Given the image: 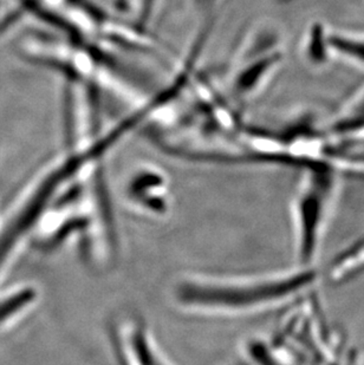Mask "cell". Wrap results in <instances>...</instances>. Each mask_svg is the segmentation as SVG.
<instances>
[{
	"label": "cell",
	"instance_id": "obj_5",
	"mask_svg": "<svg viewBox=\"0 0 364 365\" xmlns=\"http://www.w3.org/2000/svg\"><path fill=\"white\" fill-rule=\"evenodd\" d=\"M364 271V242L348 248L330 266V280L333 283H344L350 278L358 276Z\"/></svg>",
	"mask_w": 364,
	"mask_h": 365
},
{
	"label": "cell",
	"instance_id": "obj_8",
	"mask_svg": "<svg viewBox=\"0 0 364 365\" xmlns=\"http://www.w3.org/2000/svg\"><path fill=\"white\" fill-rule=\"evenodd\" d=\"M330 52L329 43H328V34L324 31L323 26L315 25L311 28L308 41H306L305 53L310 62L320 66L328 59Z\"/></svg>",
	"mask_w": 364,
	"mask_h": 365
},
{
	"label": "cell",
	"instance_id": "obj_4",
	"mask_svg": "<svg viewBox=\"0 0 364 365\" xmlns=\"http://www.w3.org/2000/svg\"><path fill=\"white\" fill-rule=\"evenodd\" d=\"M280 58L278 41L271 32L253 34L241 44L227 70L225 81L231 96L239 102L255 96Z\"/></svg>",
	"mask_w": 364,
	"mask_h": 365
},
{
	"label": "cell",
	"instance_id": "obj_3",
	"mask_svg": "<svg viewBox=\"0 0 364 365\" xmlns=\"http://www.w3.org/2000/svg\"><path fill=\"white\" fill-rule=\"evenodd\" d=\"M335 193L333 165L324 161L309 165L293 201L295 251L300 266H310L316 258Z\"/></svg>",
	"mask_w": 364,
	"mask_h": 365
},
{
	"label": "cell",
	"instance_id": "obj_9",
	"mask_svg": "<svg viewBox=\"0 0 364 365\" xmlns=\"http://www.w3.org/2000/svg\"><path fill=\"white\" fill-rule=\"evenodd\" d=\"M364 365V364H363Z\"/></svg>",
	"mask_w": 364,
	"mask_h": 365
},
{
	"label": "cell",
	"instance_id": "obj_6",
	"mask_svg": "<svg viewBox=\"0 0 364 365\" xmlns=\"http://www.w3.org/2000/svg\"><path fill=\"white\" fill-rule=\"evenodd\" d=\"M330 51L364 66V37L349 34H328Z\"/></svg>",
	"mask_w": 364,
	"mask_h": 365
},
{
	"label": "cell",
	"instance_id": "obj_2",
	"mask_svg": "<svg viewBox=\"0 0 364 365\" xmlns=\"http://www.w3.org/2000/svg\"><path fill=\"white\" fill-rule=\"evenodd\" d=\"M317 282L316 269L311 266L272 276L232 280L230 283L206 287H188L187 298L201 303L227 307L234 311H256L277 307L295 299Z\"/></svg>",
	"mask_w": 364,
	"mask_h": 365
},
{
	"label": "cell",
	"instance_id": "obj_1",
	"mask_svg": "<svg viewBox=\"0 0 364 365\" xmlns=\"http://www.w3.org/2000/svg\"><path fill=\"white\" fill-rule=\"evenodd\" d=\"M24 52L35 62L62 70L76 82L91 89L103 90L122 103L145 110L148 104L145 93L117 73L86 45L66 39L34 37L25 41Z\"/></svg>",
	"mask_w": 364,
	"mask_h": 365
},
{
	"label": "cell",
	"instance_id": "obj_7",
	"mask_svg": "<svg viewBox=\"0 0 364 365\" xmlns=\"http://www.w3.org/2000/svg\"><path fill=\"white\" fill-rule=\"evenodd\" d=\"M364 129V91L351 104L345 114L335 122L333 131L337 135L356 134Z\"/></svg>",
	"mask_w": 364,
	"mask_h": 365
}]
</instances>
